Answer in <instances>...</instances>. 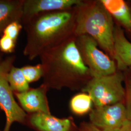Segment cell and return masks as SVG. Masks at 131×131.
<instances>
[{
    "mask_svg": "<svg viewBox=\"0 0 131 131\" xmlns=\"http://www.w3.org/2000/svg\"><path fill=\"white\" fill-rule=\"evenodd\" d=\"M114 47L113 59L115 61L117 70L123 71L131 67V42L126 37L124 30L115 24Z\"/></svg>",
    "mask_w": 131,
    "mask_h": 131,
    "instance_id": "8fae6325",
    "label": "cell"
},
{
    "mask_svg": "<svg viewBox=\"0 0 131 131\" xmlns=\"http://www.w3.org/2000/svg\"><path fill=\"white\" fill-rule=\"evenodd\" d=\"M49 89L45 84H42L37 88H30L24 92L14 93L24 111L30 114H51L47 97Z\"/></svg>",
    "mask_w": 131,
    "mask_h": 131,
    "instance_id": "ba28073f",
    "label": "cell"
},
{
    "mask_svg": "<svg viewBox=\"0 0 131 131\" xmlns=\"http://www.w3.org/2000/svg\"><path fill=\"white\" fill-rule=\"evenodd\" d=\"M15 59V56H8L0 64V108L5 112L6 116V124L3 131H9L15 122L23 123L27 119L26 113L16 102L14 92L6 79V75Z\"/></svg>",
    "mask_w": 131,
    "mask_h": 131,
    "instance_id": "8992f818",
    "label": "cell"
},
{
    "mask_svg": "<svg viewBox=\"0 0 131 131\" xmlns=\"http://www.w3.org/2000/svg\"><path fill=\"white\" fill-rule=\"evenodd\" d=\"M93 102L86 93L82 92L77 94L71 99L70 106L71 111L77 115H84L92 110Z\"/></svg>",
    "mask_w": 131,
    "mask_h": 131,
    "instance_id": "9a60e30c",
    "label": "cell"
},
{
    "mask_svg": "<svg viewBox=\"0 0 131 131\" xmlns=\"http://www.w3.org/2000/svg\"><path fill=\"white\" fill-rule=\"evenodd\" d=\"M124 75V84L125 91L124 104L128 117L131 121V67L122 71Z\"/></svg>",
    "mask_w": 131,
    "mask_h": 131,
    "instance_id": "e0dca14e",
    "label": "cell"
},
{
    "mask_svg": "<svg viewBox=\"0 0 131 131\" xmlns=\"http://www.w3.org/2000/svg\"><path fill=\"white\" fill-rule=\"evenodd\" d=\"M83 0H24L22 24L41 13L68 9L81 4Z\"/></svg>",
    "mask_w": 131,
    "mask_h": 131,
    "instance_id": "9c48e42d",
    "label": "cell"
},
{
    "mask_svg": "<svg viewBox=\"0 0 131 131\" xmlns=\"http://www.w3.org/2000/svg\"><path fill=\"white\" fill-rule=\"evenodd\" d=\"M43 84L49 89L82 90L93 78L84 65L75 43V36L40 56Z\"/></svg>",
    "mask_w": 131,
    "mask_h": 131,
    "instance_id": "6da1fadb",
    "label": "cell"
},
{
    "mask_svg": "<svg viewBox=\"0 0 131 131\" xmlns=\"http://www.w3.org/2000/svg\"><path fill=\"white\" fill-rule=\"evenodd\" d=\"M122 71L117 70L110 75L93 77L82 92L90 96L95 107L124 103L125 91Z\"/></svg>",
    "mask_w": 131,
    "mask_h": 131,
    "instance_id": "277c9868",
    "label": "cell"
},
{
    "mask_svg": "<svg viewBox=\"0 0 131 131\" xmlns=\"http://www.w3.org/2000/svg\"><path fill=\"white\" fill-rule=\"evenodd\" d=\"M16 42L3 34L0 38V50L3 52L10 53L14 52Z\"/></svg>",
    "mask_w": 131,
    "mask_h": 131,
    "instance_id": "d6986e66",
    "label": "cell"
},
{
    "mask_svg": "<svg viewBox=\"0 0 131 131\" xmlns=\"http://www.w3.org/2000/svg\"><path fill=\"white\" fill-rule=\"evenodd\" d=\"M75 36L80 56L93 77L110 75L117 71L115 61L99 49L93 38L87 35Z\"/></svg>",
    "mask_w": 131,
    "mask_h": 131,
    "instance_id": "5b68a950",
    "label": "cell"
},
{
    "mask_svg": "<svg viewBox=\"0 0 131 131\" xmlns=\"http://www.w3.org/2000/svg\"><path fill=\"white\" fill-rule=\"evenodd\" d=\"M89 117L91 123L103 131H119L130 121L122 103L95 107Z\"/></svg>",
    "mask_w": 131,
    "mask_h": 131,
    "instance_id": "52a82bcc",
    "label": "cell"
},
{
    "mask_svg": "<svg viewBox=\"0 0 131 131\" xmlns=\"http://www.w3.org/2000/svg\"><path fill=\"white\" fill-rule=\"evenodd\" d=\"M3 61V60H2V59H1V56H0V64H1V63L2 62V61Z\"/></svg>",
    "mask_w": 131,
    "mask_h": 131,
    "instance_id": "7402d4cb",
    "label": "cell"
},
{
    "mask_svg": "<svg viewBox=\"0 0 131 131\" xmlns=\"http://www.w3.org/2000/svg\"><path fill=\"white\" fill-rule=\"evenodd\" d=\"M30 125L38 131H73L74 124L71 118H60L51 114L36 113L29 116Z\"/></svg>",
    "mask_w": 131,
    "mask_h": 131,
    "instance_id": "30bf717a",
    "label": "cell"
},
{
    "mask_svg": "<svg viewBox=\"0 0 131 131\" xmlns=\"http://www.w3.org/2000/svg\"><path fill=\"white\" fill-rule=\"evenodd\" d=\"M114 20L101 0H83L76 6L75 36L87 35L113 59Z\"/></svg>",
    "mask_w": 131,
    "mask_h": 131,
    "instance_id": "3957f363",
    "label": "cell"
},
{
    "mask_svg": "<svg viewBox=\"0 0 131 131\" xmlns=\"http://www.w3.org/2000/svg\"><path fill=\"white\" fill-rule=\"evenodd\" d=\"M76 131H103L95 126L90 122L82 123Z\"/></svg>",
    "mask_w": 131,
    "mask_h": 131,
    "instance_id": "ffe728a7",
    "label": "cell"
},
{
    "mask_svg": "<svg viewBox=\"0 0 131 131\" xmlns=\"http://www.w3.org/2000/svg\"><path fill=\"white\" fill-rule=\"evenodd\" d=\"M24 4V0H0V34L10 24L21 23Z\"/></svg>",
    "mask_w": 131,
    "mask_h": 131,
    "instance_id": "4fadbf2b",
    "label": "cell"
},
{
    "mask_svg": "<svg viewBox=\"0 0 131 131\" xmlns=\"http://www.w3.org/2000/svg\"><path fill=\"white\" fill-rule=\"evenodd\" d=\"M76 6L39 13L22 24L26 33L24 56L33 60L74 36Z\"/></svg>",
    "mask_w": 131,
    "mask_h": 131,
    "instance_id": "7a4b0ae2",
    "label": "cell"
},
{
    "mask_svg": "<svg viewBox=\"0 0 131 131\" xmlns=\"http://www.w3.org/2000/svg\"><path fill=\"white\" fill-rule=\"evenodd\" d=\"M119 131H131V121H130Z\"/></svg>",
    "mask_w": 131,
    "mask_h": 131,
    "instance_id": "44dd1931",
    "label": "cell"
},
{
    "mask_svg": "<svg viewBox=\"0 0 131 131\" xmlns=\"http://www.w3.org/2000/svg\"><path fill=\"white\" fill-rule=\"evenodd\" d=\"M23 28V24L20 22H14L9 24L3 31V34L17 41L19 34Z\"/></svg>",
    "mask_w": 131,
    "mask_h": 131,
    "instance_id": "ac0fdd59",
    "label": "cell"
},
{
    "mask_svg": "<svg viewBox=\"0 0 131 131\" xmlns=\"http://www.w3.org/2000/svg\"><path fill=\"white\" fill-rule=\"evenodd\" d=\"M117 24L131 35V9L123 0H101Z\"/></svg>",
    "mask_w": 131,
    "mask_h": 131,
    "instance_id": "7c38bea8",
    "label": "cell"
},
{
    "mask_svg": "<svg viewBox=\"0 0 131 131\" xmlns=\"http://www.w3.org/2000/svg\"><path fill=\"white\" fill-rule=\"evenodd\" d=\"M21 69L29 84L36 82L43 77V70L41 63L35 66H24Z\"/></svg>",
    "mask_w": 131,
    "mask_h": 131,
    "instance_id": "2e32d148",
    "label": "cell"
},
{
    "mask_svg": "<svg viewBox=\"0 0 131 131\" xmlns=\"http://www.w3.org/2000/svg\"><path fill=\"white\" fill-rule=\"evenodd\" d=\"M6 79L13 92L21 93L30 89L21 68L13 66L6 75Z\"/></svg>",
    "mask_w": 131,
    "mask_h": 131,
    "instance_id": "5bb4252c",
    "label": "cell"
}]
</instances>
